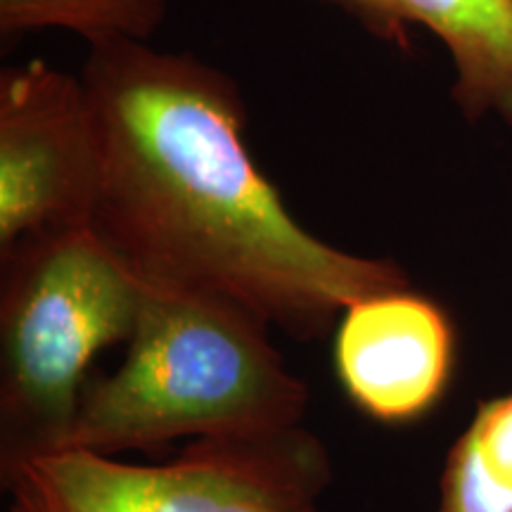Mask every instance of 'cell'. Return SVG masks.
I'll list each match as a JSON object with an SVG mask.
<instances>
[{"label": "cell", "instance_id": "9", "mask_svg": "<svg viewBox=\"0 0 512 512\" xmlns=\"http://www.w3.org/2000/svg\"><path fill=\"white\" fill-rule=\"evenodd\" d=\"M171 0H0V34L15 41L36 31H69L88 46L150 43L169 17Z\"/></svg>", "mask_w": 512, "mask_h": 512}, {"label": "cell", "instance_id": "5", "mask_svg": "<svg viewBox=\"0 0 512 512\" xmlns=\"http://www.w3.org/2000/svg\"><path fill=\"white\" fill-rule=\"evenodd\" d=\"M98 133L79 74L46 60L0 74V249L91 226Z\"/></svg>", "mask_w": 512, "mask_h": 512}, {"label": "cell", "instance_id": "6", "mask_svg": "<svg viewBox=\"0 0 512 512\" xmlns=\"http://www.w3.org/2000/svg\"><path fill=\"white\" fill-rule=\"evenodd\" d=\"M332 354L344 392L363 413L408 422L444 394L453 330L441 306L401 287L351 304L335 328Z\"/></svg>", "mask_w": 512, "mask_h": 512}, {"label": "cell", "instance_id": "8", "mask_svg": "<svg viewBox=\"0 0 512 512\" xmlns=\"http://www.w3.org/2000/svg\"><path fill=\"white\" fill-rule=\"evenodd\" d=\"M439 512H512V394L479 403L448 451Z\"/></svg>", "mask_w": 512, "mask_h": 512}, {"label": "cell", "instance_id": "1", "mask_svg": "<svg viewBox=\"0 0 512 512\" xmlns=\"http://www.w3.org/2000/svg\"><path fill=\"white\" fill-rule=\"evenodd\" d=\"M98 133L91 228L143 285L223 299L299 342L358 299L411 287L394 259L320 240L249 155L238 81L190 53L88 46Z\"/></svg>", "mask_w": 512, "mask_h": 512}, {"label": "cell", "instance_id": "2", "mask_svg": "<svg viewBox=\"0 0 512 512\" xmlns=\"http://www.w3.org/2000/svg\"><path fill=\"white\" fill-rule=\"evenodd\" d=\"M268 332L264 320L223 299L143 285L124 363L88 380L60 451L119 456L176 439L302 427L309 387Z\"/></svg>", "mask_w": 512, "mask_h": 512}, {"label": "cell", "instance_id": "7", "mask_svg": "<svg viewBox=\"0 0 512 512\" xmlns=\"http://www.w3.org/2000/svg\"><path fill=\"white\" fill-rule=\"evenodd\" d=\"M370 38L411 50L418 29L437 38L453 67L451 100L472 124L512 128V0H316Z\"/></svg>", "mask_w": 512, "mask_h": 512}, {"label": "cell", "instance_id": "4", "mask_svg": "<svg viewBox=\"0 0 512 512\" xmlns=\"http://www.w3.org/2000/svg\"><path fill=\"white\" fill-rule=\"evenodd\" d=\"M330 484L328 448L304 425L195 439L159 465L55 451L3 472L8 512H323Z\"/></svg>", "mask_w": 512, "mask_h": 512}, {"label": "cell", "instance_id": "3", "mask_svg": "<svg viewBox=\"0 0 512 512\" xmlns=\"http://www.w3.org/2000/svg\"><path fill=\"white\" fill-rule=\"evenodd\" d=\"M143 283L91 226L0 249V472L60 451L88 368L136 330Z\"/></svg>", "mask_w": 512, "mask_h": 512}]
</instances>
